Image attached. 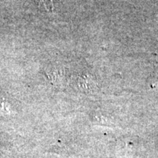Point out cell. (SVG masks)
Listing matches in <instances>:
<instances>
[{"label": "cell", "mask_w": 158, "mask_h": 158, "mask_svg": "<svg viewBox=\"0 0 158 158\" xmlns=\"http://www.w3.org/2000/svg\"><path fill=\"white\" fill-rule=\"evenodd\" d=\"M35 2L40 8H44L46 11L51 10L53 9V3L51 0H35Z\"/></svg>", "instance_id": "obj_1"}]
</instances>
